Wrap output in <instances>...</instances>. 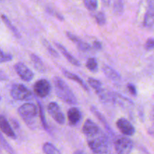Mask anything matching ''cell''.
Instances as JSON below:
<instances>
[{
  "label": "cell",
  "instance_id": "cell-9",
  "mask_svg": "<svg viewBox=\"0 0 154 154\" xmlns=\"http://www.w3.org/2000/svg\"><path fill=\"white\" fill-rule=\"evenodd\" d=\"M117 127L119 130L121 132L126 136H132L135 133V129L133 125L126 118L118 119V120L116 123Z\"/></svg>",
  "mask_w": 154,
  "mask_h": 154
},
{
  "label": "cell",
  "instance_id": "cell-19",
  "mask_svg": "<svg viewBox=\"0 0 154 154\" xmlns=\"http://www.w3.org/2000/svg\"><path fill=\"white\" fill-rule=\"evenodd\" d=\"M2 21L4 22L5 25L9 29V30H10L17 38H20V32L18 31L17 29L14 26V24L11 22L10 20L8 18V17L6 16V15L2 14Z\"/></svg>",
  "mask_w": 154,
  "mask_h": 154
},
{
  "label": "cell",
  "instance_id": "cell-5",
  "mask_svg": "<svg viewBox=\"0 0 154 154\" xmlns=\"http://www.w3.org/2000/svg\"><path fill=\"white\" fill-rule=\"evenodd\" d=\"M133 147V141L128 137H119L114 141V147L117 154H130Z\"/></svg>",
  "mask_w": 154,
  "mask_h": 154
},
{
  "label": "cell",
  "instance_id": "cell-20",
  "mask_svg": "<svg viewBox=\"0 0 154 154\" xmlns=\"http://www.w3.org/2000/svg\"><path fill=\"white\" fill-rule=\"evenodd\" d=\"M42 148H43V151L45 152V154H61L60 150L51 143H45Z\"/></svg>",
  "mask_w": 154,
  "mask_h": 154
},
{
  "label": "cell",
  "instance_id": "cell-28",
  "mask_svg": "<svg viewBox=\"0 0 154 154\" xmlns=\"http://www.w3.org/2000/svg\"><path fill=\"white\" fill-rule=\"evenodd\" d=\"M95 19H96V23L99 26H104L106 23V16L105 13L102 11H99L95 15Z\"/></svg>",
  "mask_w": 154,
  "mask_h": 154
},
{
  "label": "cell",
  "instance_id": "cell-2",
  "mask_svg": "<svg viewBox=\"0 0 154 154\" xmlns=\"http://www.w3.org/2000/svg\"><path fill=\"white\" fill-rule=\"evenodd\" d=\"M54 85V90L57 96L66 103L69 105H76L78 100L69 86L63 81L61 78L58 76L54 77L53 79Z\"/></svg>",
  "mask_w": 154,
  "mask_h": 154
},
{
  "label": "cell",
  "instance_id": "cell-11",
  "mask_svg": "<svg viewBox=\"0 0 154 154\" xmlns=\"http://www.w3.org/2000/svg\"><path fill=\"white\" fill-rule=\"evenodd\" d=\"M0 129H1L2 132L7 135L8 138H12V139H16L17 138V135L14 131L12 129L7 119L4 117V115H1V117H0Z\"/></svg>",
  "mask_w": 154,
  "mask_h": 154
},
{
  "label": "cell",
  "instance_id": "cell-18",
  "mask_svg": "<svg viewBox=\"0 0 154 154\" xmlns=\"http://www.w3.org/2000/svg\"><path fill=\"white\" fill-rule=\"evenodd\" d=\"M30 59L32 60V63L34 65V67L41 73H45L46 72V66H45V63L42 61V59L38 55L35 54H30Z\"/></svg>",
  "mask_w": 154,
  "mask_h": 154
},
{
  "label": "cell",
  "instance_id": "cell-15",
  "mask_svg": "<svg viewBox=\"0 0 154 154\" xmlns=\"http://www.w3.org/2000/svg\"><path fill=\"white\" fill-rule=\"evenodd\" d=\"M55 45L56 47L60 50V52L62 53V54L66 57V60H67L71 64L74 65V66H81V63H80L74 56L70 54V53L67 51V49H66V48H65L63 45H62L60 43H55Z\"/></svg>",
  "mask_w": 154,
  "mask_h": 154
},
{
  "label": "cell",
  "instance_id": "cell-26",
  "mask_svg": "<svg viewBox=\"0 0 154 154\" xmlns=\"http://www.w3.org/2000/svg\"><path fill=\"white\" fill-rule=\"evenodd\" d=\"M84 6L90 11H94L98 8V0H83Z\"/></svg>",
  "mask_w": 154,
  "mask_h": 154
},
{
  "label": "cell",
  "instance_id": "cell-25",
  "mask_svg": "<svg viewBox=\"0 0 154 154\" xmlns=\"http://www.w3.org/2000/svg\"><path fill=\"white\" fill-rule=\"evenodd\" d=\"M124 10L123 0H116L114 4V13L116 15H120Z\"/></svg>",
  "mask_w": 154,
  "mask_h": 154
},
{
  "label": "cell",
  "instance_id": "cell-38",
  "mask_svg": "<svg viewBox=\"0 0 154 154\" xmlns=\"http://www.w3.org/2000/svg\"><path fill=\"white\" fill-rule=\"evenodd\" d=\"M2 1H3V0H2Z\"/></svg>",
  "mask_w": 154,
  "mask_h": 154
},
{
  "label": "cell",
  "instance_id": "cell-4",
  "mask_svg": "<svg viewBox=\"0 0 154 154\" xmlns=\"http://www.w3.org/2000/svg\"><path fill=\"white\" fill-rule=\"evenodd\" d=\"M10 93L14 100L29 101L32 99V93L23 84H15L12 85Z\"/></svg>",
  "mask_w": 154,
  "mask_h": 154
},
{
  "label": "cell",
  "instance_id": "cell-35",
  "mask_svg": "<svg viewBox=\"0 0 154 154\" xmlns=\"http://www.w3.org/2000/svg\"><path fill=\"white\" fill-rule=\"evenodd\" d=\"M0 77H1L2 81H4V80L7 79V78H5V75L2 70H1V75H0Z\"/></svg>",
  "mask_w": 154,
  "mask_h": 154
},
{
  "label": "cell",
  "instance_id": "cell-16",
  "mask_svg": "<svg viewBox=\"0 0 154 154\" xmlns=\"http://www.w3.org/2000/svg\"><path fill=\"white\" fill-rule=\"evenodd\" d=\"M90 111H91L92 113L94 114L95 117L99 120V122L103 125L104 127L106 129V130L108 131V133L111 134V135H114V133H113V130L111 129V128L110 127L109 124H108V122H107L106 119H105V117L102 115V113H101L100 111H99L95 106H92L91 108H90Z\"/></svg>",
  "mask_w": 154,
  "mask_h": 154
},
{
  "label": "cell",
  "instance_id": "cell-21",
  "mask_svg": "<svg viewBox=\"0 0 154 154\" xmlns=\"http://www.w3.org/2000/svg\"><path fill=\"white\" fill-rule=\"evenodd\" d=\"M37 102H38V110H39V116H40V119H41V122H42V126H43V128L45 129V130L48 131L49 130V126H48V123H47L45 111H44L43 105H42V103H41L39 101H38Z\"/></svg>",
  "mask_w": 154,
  "mask_h": 154
},
{
  "label": "cell",
  "instance_id": "cell-14",
  "mask_svg": "<svg viewBox=\"0 0 154 154\" xmlns=\"http://www.w3.org/2000/svg\"><path fill=\"white\" fill-rule=\"evenodd\" d=\"M62 72H63V75H64L66 78H69V79H70V80H72V81H74L75 82H76L77 84H79V85L81 86V87H82L84 90H86L87 92L90 91V90H89V87H88V86H87V84H86V83L84 82V80H83L81 78H80L78 75H75V74H74V73H72V72H69V71L66 70V69H62Z\"/></svg>",
  "mask_w": 154,
  "mask_h": 154
},
{
  "label": "cell",
  "instance_id": "cell-33",
  "mask_svg": "<svg viewBox=\"0 0 154 154\" xmlns=\"http://www.w3.org/2000/svg\"><path fill=\"white\" fill-rule=\"evenodd\" d=\"M93 48L96 51H100L102 49V45L99 41H95L93 43Z\"/></svg>",
  "mask_w": 154,
  "mask_h": 154
},
{
  "label": "cell",
  "instance_id": "cell-23",
  "mask_svg": "<svg viewBox=\"0 0 154 154\" xmlns=\"http://www.w3.org/2000/svg\"><path fill=\"white\" fill-rule=\"evenodd\" d=\"M42 44H43V45L45 46V48H46L48 52L53 57H55V58H59V57H60L59 53L53 48L52 45H51V43H50L47 39L42 38Z\"/></svg>",
  "mask_w": 154,
  "mask_h": 154
},
{
  "label": "cell",
  "instance_id": "cell-37",
  "mask_svg": "<svg viewBox=\"0 0 154 154\" xmlns=\"http://www.w3.org/2000/svg\"><path fill=\"white\" fill-rule=\"evenodd\" d=\"M151 117H152V120H153V122L154 123V108H153V110H152L151 111Z\"/></svg>",
  "mask_w": 154,
  "mask_h": 154
},
{
  "label": "cell",
  "instance_id": "cell-34",
  "mask_svg": "<svg viewBox=\"0 0 154 154\" xmlns=\"http://www.w3.org/2000/svg\"><path fill=\"white\" fill-rule=\"evenodd\" d=\"M111 1H112V0H102V2L105 7H108V6H109L110 5H111Z\"/></svg>",
  "mask_w": 154,
  "mask_h": 154
},
{
  "label": "cell",
  "instance_id": "cell-3",
  "mask_svg": "<svg viewBox=\"0 0 154 154\" xmlns=\"http://www.w3.org/2000/svg\"><path fill=\"white\" fill-rule=\"evenodd\" d=\"M38 112V106H36L35 104L30 102L23 104L18 108V114L20 117L29 126H32L34 124L35 118L37 117Z\"/></svg>",
  "mask_w": 154,
  "mask_h": 154
},
{
  "label": "cell",
  "instance_id": "cell-31",
  "mask_svg": "<svg viewBox=\"0 0 154 154\" xmlns=\"http://www.w3.org/2000/svg\"><path fill=\"white\" fill-rule=\"evenodd\" d=\"M47 11H48L50 14L53 15V16H54V17H56L57 18H58L60 20H62V21L64 20V17H63V15L60 14L58 13V12L54 11L52 8H47Z\"/></svg>",
  "mask_w": 154,
  "mask_h": 154
},
{
  "label": "cell",
  "instance_id": "cell-7",
  "mask_svg": "<svg viewBox=\"0 0 154 154\" xmlns=\"http://www.w3.org/2000/svg\"><path fill=\"white\" fill-rule=\"evenodd\" d=\"M48 112L59 124L63 125L66 123V117L57 102H51L48 105Z\"/></svg>",
  "mask_w": 154,
  "mask_h": 154
},
{
  "label": "cell",
  "instance_id": "cell-8",
  "mask_svg": "<svg viewBox=\"0 0 154 154\" xmlns=\"http://www.w3.org/2000/svg\"><path fill=\"white\" fill-rule=\"evenodd\" d=\"M14 70L18 76L26 82H29L34 78V73L32 71L30 70L24 63L20 62L17 63L14 65Z\"/></svg>",
  "mask_w": 154,
  "mask_h": 154
},
{
  "label": "cell",
  "instance_id": "cell-27",
  "mask_svg": "<svg viewBox=\"0 0 154 154\" xmlns=\"http://www.w3.org/2000/svg\"><path fill=\"white\" fill-rule=\"evenodd\" d=\"M1 144L2 147H3V149H4L8 154H16L15 150H14L13 147H12L9 144V143L5 139V138L3 137L2 135H1Z\"/></svg>",
  "mask_w": 154,
  "mask_h": 154
},
{
  "label": "cell",
  "instance_id": "cell-17",
  "mask_svg": "<svg viewBox=\"0 0 154 154\" xmlns=\"http://www.w3.org/2000/svg\"><path fill=\"white\" fill-rule=\"evenodd\" d=\"M102 71H103L105 76L111 81L117 82V81H120L121 80V76H120V74L110 66L105 65L102 68Z\"/></svg>",
  "mask_w": 154,
  "mask_h": 154
},
{
  "label": "cell",
  "instance_id": "cell-32",
  "mask_svg": "<svg viewBox=\"0 0 154 154\" xmlns=\"http://www.w3.org/2000/svg\"><path fill=\"white\" fill-rule=\"evenodd\" d=\"M127 90L130 93V94L132 95L133 96H137V95H138V91H137L136 87L133 84L129 83L127 84Z\"/></svg>",
  "mask_w": 154,
  "mask_h": 154
},
{
  "label": "cell",
  "instance_id": "cell-29",
  "mask_svg": "<svg viewBox=\"0 0 154 154\" xmlns=\"http://www.w3.org/2000/svg\"><path fill=\"white\" fill-rule=\"evenodd\" d=\"M12 55H11L10 54H8V53H5L4 51L2 50L1 51V63H6V62H10L12 60Z\"/></svg>",
  "mask_w": 154,
  "mask_h": 154
},
{
  "label": "cell",
  "instance_id": "cell-36",
  "mask_svg": "<svg viewBox=\"0 0 154 154\" xmlns=\"http://www.w3.org/2000/svg\"><path fill=\"white\" fill-rule=\"evenodd\" d=\"M73 154H86L83 150H77Z\"/></svg>",
  "mask_w": 154,
  "mask_h": 154
},
{
  "label": "cell",
  "instance_id": "cell-10",
  "mask_svg": "<svg viewBox=\"0 0 154 154\" xmlns=\"http://www.w3.org/2000/svg\"><path fill=\"white\" fill-rule=\"evenodd\" d=\"M143 25L146 28H151L154 25V0H147V6L144 14Z\"/></svg>",
  "mask_w": 154,
  "mask_h": 154
},
{
  "label": "cell",
  "instance_id": "cell-13",
  "mask_svg": "<svg viewBox=\"0 0 154 154\" xmlns=\"http://www.w3.org/2000/svg\"><path fill=\"white\" fill-rule=\"evenodd\" d=\"M66 35H67V37L69 38L73 43H75V45H77V47H78V48L80 51L86 52V51H89L91 49V46H90V44L82 41L80 38H78V36L75 35L73 33L70 32H66Z\"/></svg>",
  "mask_w": 154,
  "mask_h": 154
},
{
  "label": "cell",
  "instance_id": "cell-30",
  "mask_svg": "<svg viewBox=\"0 0 154 154\" xmlns=\"http://www.w3.org/2000/svg\"><path fill=\"white\" fill-rule=\"evenodd\" d=\"M144 48L147 51H152L154 49V38H150L147 40L145 45H144Z\"/></svg>",
  "mask_w": 154,
  "mask_h": 154
},
{
  "label": "cell",
  "instance_id": "cell-6",
  "mask_svg": "<svg viewBox=\"0 0 154 154\" xmlns=\"http://www.w3.org/2000/svg\"><path fill=\"white\" fill-rule=\"evenodd\" d=\"M33 89L36 96L40 98H45L51 94L52 87L47 79H40L35 83Z\"/></svg>",
  "mask_w": 154,
  "mask_h": 154
},
{
  "label": "cell",
  "instance_id": "cell-12",
  "mask_svg": "<svg viewBox=\"0 0 154 154\" xmlns=\"http://www.w3.org/2000/svg\"><path fill=\"white\" fill-rule=\"evenodd\" d=\"M67 117L70 126H75L81 122L82 113L78 108H71L67 112Z\"/></svg>",
  "mask_w": 154,
  "mask_h": 154
},
{
  "label": "cell",
  "instance_id": "cell-24",
  "mask_svg": "<svg viewBox=\"0 0 154 154\" xmlns=\"http://www.w3.org/2000/svg\"><path fill=\"white\" fill-rule=\"evenodd\" d=\"M88 84L90 87L93 89H94L96 90V93L100 91L101 90H102V83L99 81V80H96L95 78H88Z\"/></svg>",
  "mask_w": 154,
  "mask_h": 154
},
{
  "label": "cell",
  "instance_id": "cell-22",
  "mask_svg": "<svg viewBox=\"0 0 154 154\" xmlns=\"http://www.w3.org/2000/svg\"><path fill=\"white\" fill-rule=\"evenodd\" d=\"M86 67L87 68L88 70H90L92 72H96L98 71L99 69V65H98V62L96 58L94 57H90L87 60L86 63Z\"/></svg>",
  "mask_w": 154,
  "mask_h": 154
},
{
  "label": "cell",
  "instance_id": "cell-1",
  "mask_svg": "<svg viewBox=\"0 0 154 154\" xmlns=\"http://www.w3.org/2000/svg\"><path fill=\"white\" fill-rule=\"evenodd\" d=\"M83 133L87 137V144L94 154H106L111 147L110 140L105 132L90 119L84 122Z\"/></svg>",
  "mask_w": 154,
  "mask_h": 154
}]
</instances>
